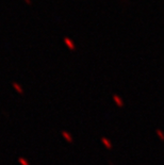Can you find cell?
Listing matches in <instances>:
<instances>
[{
  "instance_id": "6da1fadb",
  "label": "cell",
  "mask_w": 164,
  "mask_h": 165,
  "mask_svg": "<svg viewBox=\"0 0 164 165\" xmlns=\"http://www.w3.org/2000/svg\"><path fill=\"white\" fill-rule=\"evenodd\" d=\"M64 44H65L71 50H75V44H74V42L71 41L69 37H64Z\"/></svg>"
},
{
  "instance_id": "7a4b0ae2",
  "label": "cell",
  "mask_w": 164,
  "mask_h": 165,
  "mask_svg": "<svg viewBox=\"0 0 164 165\" xmlns=\"http://www.w3.org/2000/svg\"><path fill=\"white\" fill-rule=\"evenodd\" d=\"M24 1H25V2L27 3L28 5H31V4H32V1H31V0H24Z\"/></svg>"
}]
</instances>
